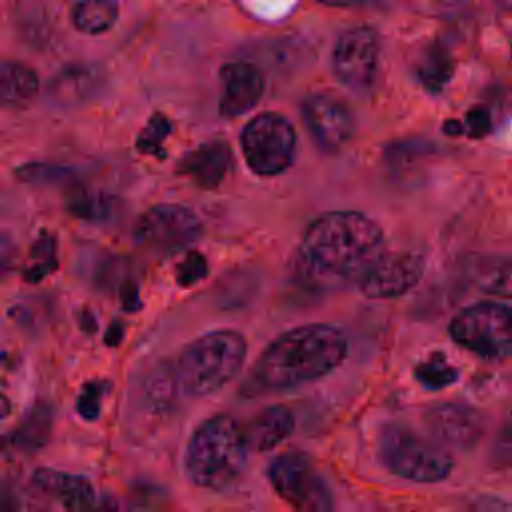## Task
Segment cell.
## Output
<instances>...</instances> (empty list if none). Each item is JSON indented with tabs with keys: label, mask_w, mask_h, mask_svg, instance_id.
<instances>
[{
	"label": "cell",
	"mask_w": 512,
	"mask_h": 512,
	"mask_svg": "<svg viewBox=\"0 0 512 512\" xmlns=\"http://www.w3.org/2000/svg\"><path fill=\"white\" fill-rule=\"evenodd\" d=\"M384 252L382 228L362 212L334 210L304 232L296 270L312 286L336 288L358 282Z\"/></svg>",
	"instance_id": "cell-1"
},
{
	"label": "cell",
	"mask_w": 512,
	"mask_h": 512,
	"mask_svg": "<svg viewBox=\"0 0 512 512\" xmlns=\"http://www.w3.org/2000/svg\"><path fill=\"white\" fill-rule=\"evenodd\" d=\"M348 340L336 326L304 324L282 332L260 354L250 380L262 390H290L342 364Z\"/></svg>",
	"instance_id": "cell-2"
},
{
	"label": "cell",
	"mask_w": 512,
	"mask_h": 512,
	"mask_svg": "<svg viewBox=\"0 0 512 512\" xmlns=\"http://www.w3.org/2000/svg\"><path fill=\"white\" fill-rule=\"evenodd\" d=\"M248 456L244 428L228 414L204 420L188 440L184 454V470L192 484L210 490L232 486Z\"/></svg>",
	"instance_id": "cell-3"
},
{
	"label": "cell",
	"mask_w": 512,
	"mask_h": 512,
	"mask_svg": "<svg viewBox=\"0 0 512 512\" xmlns=\"http://www.w3.org/2000/svg\"><path fill=\"white\" fill-rule=\"evenodd\" d=\"M246 340L236 330H212L186 344L174 376L182 392L208 396L224 388L244 366Z\"/></svg>",
	"instance_id": "cell-4"
},
{
	"label": "cell",
	"mask_w": 512,
	"mask_h": 512,
	"mask_svg": "<svg viewBox=\"0 0 512 512\" xmlns=\"http://www.w3.org/2000/svg\"><path fill=\"white\" fill-rule=\"evenodd\" d=\"M378 454L392 474L418 484L440 482L448 478L454 466L452 456L444 446L424 440L408 428L394 424L382 428Z\"/></svg>",
	"instance_id": "cell-5"
},
{
	"label": "cell",
	"mask_w": 512,
	"mask_h": 512,
	"mask_svg": "<svg viewBox=\"0 0 512 512\" xmlns=\"http://www.w3.org/2000/svg\"><path fill=\"white\" fill-rule=\"evenodd\" d=\"M450 338L486 360L512 356V308L498 302H476L462 308L448 324Z\"/></svg>",
	"instance_id": "cell-6"
},
{
	"label": "cell",
	"mask_w": 512,
	"mask_h": 512,
	"mask_svg": "<svg viewBox=\"0 0 512 512\" xmlns=\"http://www.w3.org/2000/svg\"><path fill=\"white\" fill-rule=\"evenodd\" d=\"M240 146L246 164L254 174L276 176L294 160L296 132L284 116L264 112L254 116L242 128Z\"/></svg>",
	"instance_id": "cell-7"
},
{
	"label": "cell",
	"mask_w": 512,
	"mask_h": 512,
	"mask_svg": "<svg viewBox=\"0 0 512 512\" xmlns=\"http://www.w3.org/2000/svg\"><path fill=\"white\" fill-rule=\"evenodd\" d=\"M268 480L294 512H334L328 484L304 454L286 452L274 458Z\"/></svg>",
	"instance_id": "cell-8"
},
{
	"label": "cell",
	"mask_w": 512,
	"mask_h": 512,
	"mask_svg": "<svg viewBox=\"0 0 512 512\" xmlns=\"http://www.w3.org/2000/svg\"><path fill=\"white\" fill-rule=\"evenodd\" d=\"M200 236V218L180 204H156L148 208L134 228L136 242L162 256H172L190 248Z\"/></svg>",
	"instance_id": "cell-9"
},
{
	"label": "cell",
	"mask_w": 512,
	"mask_h": 512,
	"mask_svg": "<svg viewBox=\"0 0 512 512\" xmlns=\"http://www.w3.org/2000/svg\"><path fill=\"white\" fill-rule=\"evenodd\" d=\"M426 262L414 250L382 252L380 258L356 282L360 292L374 300L398 298L410 292L422 278Z\"/></svg>",
	"instance_id": "cell-10"
},
{
	"label": "cell",
	"mask_w": 512,
	"mask_h": 512,
	"mask_svg": "<svg viewBox=\"0 0 512 512\" xmlns=\"http://www.w3.org/2000/svg\"><path fill=\"white\" fill-rule=\"evenodd\" d=\"M378 52V34L368 26H356L340 34L332 54L338 80L352 90H366L376 74Z\"/></svg>",
	"instance_id": "cell-11"
},
{
	"label": "cell",
	"mask_w": 512,
	"mask_h": 512,
	"mask_svg": "<svg viewBox=\"0 0 512 512\" xmlns=\"http://www.w3.org/2000/svg\"><path fill=\"white\" fill-rule=\"evenodd\" d=\"M302 116L312 138L324 150L334 152L352 136V112L348 104L332 92L310 94L302 104Z\"/></svg>",
	"instance_id": "cell-12"
},
{
	"label": "cell",
	"mask_w": 512,
	"mask_h": 512,
	"mask_svg": "<svg viewBox=\"0 0 512 512\" xmlns=\"http://www.w3.org/2000/svg\"><path fill=\"white\" fill-rule=\"evenodd\" d=\"M424 422L436 442L444 448H472L484 430L482 416L476 408L462 402H440L424 412Z\"/></svg>",
	"instance_id": "cell-13"
},
{
	"label": "cell",
	"mask_w": 512,
	"mask_h": 512,
	"mask_svg": "<svg viewBox=\"0 0 512 512\" xmlns=\"http://www.w3.org/2000/svg\"><path fill=\"white\" fill-rule=\"evenodd\" d=\"M220 80L222 96L218 110L224 118H236L250 112L264 92V78L260 70L248 62L224 64L220 68Z\"/></svg>",
	"instance_id": "cell-14"
},
{
	"label": "cell",
	"mask_w": 512,
	"mask_h": 512,
	"mask_svg": "<svg viewBox=\"0 0 512 512\" xmlns=\"http://www.w3.org/2000/svg\"><path fill=\"white\" fill-rule=\"evenodd\" d=\"M232 166V152L224 140H208L186 152L178 162V174L204 190L216 188Z\"/></svg>",
	"instance_id": "cell-15"
},
{
	"label": "cell",
	"mask_w": 512,
	"mask_h": 512,
	"mask_svg": "<svg viewBox=\"0 0 512 512\" xmlns=\"http://www.w3.org/2000/svg\"><path fill=\"white\" fill-rule=\"evenodd\" d=\"M30 480L48 498L58 500L66 512H92L94 508V488L84 476L38 468Z\"/></svg>",
	"instance_id": "cell-16"
},
{
	"label": "cell",
	"mask_w": 512,
	"mask_h": 512,
	"mask_svg": "<svg viewBox=\"0 0 512 512\" xmlns=\"http://www.w3.org/2000/svg\"><path fill=\"white\" fill-rule=\"evenodd\" d=\"M294 430V414L286 406H268L258 412L244 430L248 448L266 452L284 442Z\"/></svg>",
	"instance_id": "cell-17"
},
{
	"label": "cell",
	"mask_w": 512,
	"mask_h": 512,
	"mask_svg": "<svg viewBox=\"0 0 512 512\" xmlns=\"http://www.w3.org/2000/svg\"><path fill=\"white\" fill-rule=\"evenodd\" d=\"M38 74L24 62L0 60V108L22 110L38 94Z\"/></svg>",
	"instance_id": "cell-18"
},
{
	"label": "cell",
	"mask_w": 512,
	"mask_h": 512,
	"mask_svg": "<svg viewBox=\"0 0 512 512\" xmlns=\"http://www.w3.org/2000/svg\"><path fill=\"white\" fill-rule=\"evenodd\" d=\"M52 430V410L48 404H36L22 418V422L4 438H0V446L6 452L32 454L42 448Z\"/></svg>",
	"instance_id": "cell-19"
},
{
	"label": "cell",
	"mask_w": 512,
	"mask_h": 512,
	"mask_svg": "<svg viewBox=\"0 0 512 512\" xmlns=\"http://www.w3.org/2000/svg\"><path fill=\"white\" fill-rule=\"evenodd\" d=\"M470 280L484 294L512 298V260L504 256H480L470 266Z\"/></svg>",
	"instance_id": "cell-20"
},
{
	"label": "cell",
	"mask_w": 512,
	"mask_h": 512,
	"mask_svg": "<svg viewBox=\"0 0 512 512\" xmlns=\"http://www.w3.org/2000/svg\"><path fill=\"white\" fill-rule=\"evenodd\" d=\"M48 496L30 480L0 474V512H52Z\"/></svg>",
	"instance_id": "cell-21"
},
{
	"label": "cell",
	"mask_w": 512,
	"mask_h": 512,
	"mask_svg": "<svg viewBox=\"0 0 512 512\" xmlns=\"http://www.w3.org/2000/svg\"><path fill=\"white\" fill-rule=\"evenodd\" d=\"M98 84H100V76L92 66L70 64L52 80L50 90L56 100L64 104H76L86 100L96 90Z\"/></svg>",
	"instance_id": "cell-22"
},
{
	"label": "cell",
	"mask_w": 512,
	"mask_h": 512,
	"mask_svg": "<svg viewBox=\"0 0 512 512\" xmlns=\"http://www.w3.org/2000/svg\"><path fill=\"white\" fill-rule=\"evenodd\" d=\"M118 20L116 0H76L72 6V24L84 34H102Z\"/></svg>",
	"instance_id": "cell-23"
},
{
	"label": "cell",
	"mask_w": 512,
	"mask_h": 512,
	"mask_svg": "<svg viewBox=\"0 0 512 512\" xmlns=\"http://www.w3.org/2000/svg\"><path fill=\"white\" fill-rule=\"evenodd\" d=\"M58 266V258H56V238L50 232H42L30 252H28V260L24 266V278L28 282H40L44 280L48 274H52Z\"/></svg>",
	"instance_id": "cell-24"
},
{
	"label": "cell",
	"mask_w": 512,
	"mask_h": 512,
	"mask_svg": "<svg viewBox=\"0 0 512 512\" xmlns=\"http://www.w3.org/2000/svg\"><path fill=\"white\" fill-rule=\"evenodd\" d=\"M414 378L428 390H440L456 380V368L446 360L444 354L434 352L416 364Z\"/></svg>",
	"instance_id": "cell-25"
},
{
	"label": "cell",
	"mask_w": 512,
	"mask_h": 512,
	"mask_svg": "<svg viewBox=\"0 0 512 512\" xmlns=\"http://www.w3.org/2000/svg\"><path fill=\"white\" fill-rule=\"evenodd\" d=\"M168 132H170L168 118L164 114L156 112L148 120V124L142 128V132H140V136L136 140V148L140 152H146V154H156L160 144H162V140L168 136Z\"/></svg>",
	"instance_id": "cell-26"
},
{
	"label": "cell",
	"mask_w": 512,
	"mask_h": 512,
	"mask_svg": "<svg viewBox=\"0 0 512 512\" xmlns=\"http://www.w3.org/2000/svg\"><path fill=\"white\" fill-rule=\"evenodd\" d=\"M106 388H108V384H104V382L84 384V388H82V392L78 394V400H76V410L84 420H96L98 418L100 402H102V396L106 394Z\"/></svg>",
	"instance_id": "cell-27"
},
{
	"label": "cell",
	"mask_w": 512,
	"mask_h": 512,
	"mask_svg": "<svg viewBox=\"0 0 512 512\" xmlns=\"http://www.w3.org/2000/svg\"><path fill=\"white\" fill-rule=\"evenodd\" d=\"M206 258L200 252H188L182 260V264L176 268V280L180 286L188 288L192 284H196L198 280H202L206 276Z\"/></svg>",
	"instance_id": "cell-28"
},
{
	"label": "cell",
	"mask_w": 512,
	"mask_h": 512,
	"mask_svg": "<svg viewBox=\"0 0 512 512\" xmlns=\"http://www.w3.org/2000/svg\"><path fill=\"white\" fill-rule=\"evenodd\" d=\"M420 76L424 82H428L430 88H438V84H442L448 78V58L430 52L426 62L420 64Z\"/></svg>",
	"instance_id": "cell-29"
},
{
	"label": "cell",
	"mask_w": 512,
	"mask_h": 512,
	"mask_svg": "<svg viewBox=\"0 0 512 512\" xmlns=\"http://www.w3.org/2000/svg\"><path fill=\"white\" fill-rule=\"evenodd\" d=\"M490 128V116H488V112L486 110H472V112H468V118H466V128L464 130H468L472 136H480V134H484L486 130Z\"/></svg>",
	"instance_id": "cell-30"
},
{
	"label": "cell",
	"mask_w": 512,
	"mask_h": 512,
	"mask_svg": "<svg viewBox=\"0 0 512 512\" xmlns=\"http://www.w3.org/2000/svg\"><path fill=\"white\" fill-rule=\"evenodd\" d=\"M12 260H14V246L10 244V240L0 238V278L8 272Z\"/></svg>",
	"instance_id": "cell-31"
},
{
	"label": "cell",
	"mask_w": 512,
	"mask_h": 512,
	"mask_svg": "<svg viewBox=\"0 0 512 512\" xmlns=\"http://www.w3.org/2000/svg\"><path fill=\"white\" fill-rule=\"evenodd\" d=\"M104 340H106L110 346H116V344L122 340V324L118 326V322H114V324L110 326V330L106 332Z\"/></svg>",
	"instance_id": "cell-32"
},
{
	"label": "cell",
	"mask_w": 512,
	"mask_h": 512,
	"mask_svg": "<svg viewBox=\"0 0 512 512\" xmlns=\"http://www.w3.org/2000/svg\"><path fill=\"white\" fill-rule=\"evenodd\" d=\"M8 412H10V402H8L6 396L0 394V422L8 416Z\"/></svg>",
	"instance_id": "cell-33"
}]
</instances>
